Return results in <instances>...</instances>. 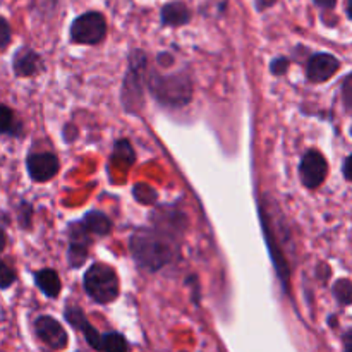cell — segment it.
Instances as JSON below:
<instances>
[{"label": "cell", "instance_id": "obj_1", "mask_svg": "<svg viewBox=\"0 0 352 352\" xmlns=\"http://www.w3.org/2000/svg\"><path fill=\"white\" fill-rule=\"evenodd\" d=\"M129 250L133 260L146 272H158L174 258L170 234L160 229H140L131 236Z\"/></svg>", "mask_w": 352, "mask_h": 352}, {"label": "cell", "instance_id": "obj_2", "mask_svg": "<svg viewBox=\"0 0 352 352\" xmlns=\"http://www.w3.org/2000/svg\"><path fill=\"white\" fill-rule=\"evenodd\" d=\"M148 89L162 105L184 107L192 98L191 78L184 71L174 72V74L151 72L148 78Z\"/></svg>", "mask_w": 352, "mask_h": 352}, {"label": "cell", "instance_id": "obj_3", "mask_svg": "<svg viewBox=\"0 0 352 352\" xmlns=\"http://www.w3.org/2000/svg\"><path fill=\"white\" fill-rule=\"evenodd\" d=\"M85 291L98 305H109L119 296V278L112 267L95 263L88 268L82 278Z\"/></svg>", "mask_w": 352, "mask_h": 352}, {"label": "cell", "instance_id": "obj_4", "mask_svg": "<svg viewBox=\"0 0 352 352\" xmlns=\"http://www.w3.org/2000/svg\"><path fill=\"white\" fill-rule=\"evenodd\" d=\"M144 72H146V55L141 50H134L129 57V69L122 86V105L126 112H140L143 107Z\"/></svg>", "mask_w": 352, "mask_h": 352}, {"label": "cell", "instance_id": "obj_5", "mask_svg": "<svg viewBox=\"0 0 352 352\" xmlns=\"http://www.w3.org/2000/svg\"><path fill=\"white\" fill-rule=\"evenodd\" d=\"M107 36V21L102 12L89 10L76 17L71 24V40L78 45H98Z\"/></svg>", "mask_w": 352, "mask_h": 352}, {"label": "cell", "instance_id": "obj_6", "mask_svg": "<svg viewBox=\"0 0 352 352\" xmlns=\"http://www.w3.org/2000/svg\"><path fill=\"white\" fill-rule=\"evenodd\" d=\"M34 337L38 339V342L50 352H58L64 351L69 344V336L65 332L64 327L60 325V322L54 318V316L41 315L34 320Z\"/></svg>", "mask_w": 352, "mask_h": 352}, {"label": "cell", "instance_id": "obj_7", "mask_svg": "<svg viewBox=\"0 0 352 352\" xmlns=\"http://www.w3.org/2000/svg\"><path fill=\"white\" fill-rule=\"evenodd\" d=\"M327 172H329V164H327L325 157L316 150L306 151L301 165H299V175H301L302 184L308 189L320 188L325 181Z\"/></svg>", "mask_w": 352, "mask_h": 352}, {"label": "cell", "instance_id": "obj_8", "mask_svg": "<svg viewBox=\"0 0 352 352\" xmlns=\"http://www.w3.org/2000/svg\"><path fill=\"white\" fill-rule=\"evenodd\" d=\"M64 318L69 325L74 327L76 330H79V332L82 333V337H85L86 344H88L89 347L102 352L103 333H100L98 330L89 323V320L86 318L85 311H82L79 306H67V308L64 309Z\"/></svg>", "mask_w": 352, "mask_h": 352}, {"label": "cell", "instance_id": "obj_9", "mask_svg": "<svg viewBox=\"0 0 352 352\" xmlns=\"http://www.w3.org/2000/svg\"><path fill=\"white\" fill-rule=\"evenodd\" d=\"M91 244V237H89L88 230L82 227V223H72L69 227V251L67 260L72 268L81 267L88 258V250Z\"/></svg>", "mask_w": 352, "mask_h": 352}, {"label": "cell", "instance_id": "obj_10", "mask_svg": "<svg viewBox=\"0 0 352 352\" xmlns=\"http://www.w3.org/2000/svg\"><path fill=\"white\" fill-rule=\"evenodd\" d=\"M340 62L339 58L333 57L332 54L320 52L309 57L308 65H306V76L309 82H325L339 71Z\"/></svg>", "mask_w": 352, "mask_h": 352}, {"label": "cell", "instance_id": "obj_11", "mask_svg": "<svg viewBox=\"0 0 352 352\" xmlns=\"http://www.w3.org/2000/svg\"><path fill=\"white\" fill-rule=\"evenodd\" d=\"M28 174L36 182H47L58 172V158L54 153H34L26 160Z\"/></svg>", "mask_w": 352, "mask_h": 352}, {"label": "cell", "instance_id": "obj_12", "mask_svg": "<svg viewBox=\"0 0 352 352\" xmlns=\"http://www.w3.org/2000/svg\"><path fill=\"white\" fill-rule=\"evenodd\" d=\"M12 69L14 74L19 76V78H30V76L38 74L43 69V60L30 47H23L14 54Z\"/></svg>", "mask_w": 352, "mask_h": 352}, {"label": "cell", "instance_id": "obj_13", "mask_svg": "<svg viewBox=\"0 0 352 352\" xmlns=\"http://www.w3.org/2000/svg\"><path fill=\"white\" fill-rule=\"evenodd\" d=\"M160 19L164 26H184V24L191 21V10H189V7L184 2L175 0V2H168L162 7Z\"/></svg>", "mask_w": 352, "mask_h": 352}, {"label": "cell", "instance_id": "obj_14", "mask_svg": "<svg viewBox=\"0 0 352 352\" xmlns=\"http://www.w3.org/2000/svg\"><path fill=\"white\" fill-rule=\"evenodd\" d=\"M260 217H261V226H263L265 237H267V243H268V250H270V253H272V260H274V265H275V268H277V274H278V277H280V280L287 285L289 284V267H287V263H285V258H282V253L278 251L277 241H275L274 232H272V227L268 226L263 208H260Z\"/></svg>", "mask_w": 352, "mask_h": 352}, {"label": "cell", "instance_id": "obj_15", "mask_svg": "<svg viewBox=\"0 0 352 352\" xmlns=\"http://www.w3.org/2000/svg\"><path fill=\"white\" fill-rule=\"evenodd\" d=\"M34 282H36L38 289L43 292L47 298L54 299L60 294V278H58L57 272L52 268H43V270L34 274Z\"/></svg>", "mask_w": 352, "mask_h": 352}, {"label": "cell", "instance_id": "obj_16", "mask_svg": "<svg viewBox=\"0 0 352 352\" xmlns=\"http://www.w3.org/2000/svg\"><path fill=\"white\" fill-rule=\"evenodd\" d=\"M81 223L89 234H96V236H105L112 230L110 219L103 212H98V210H91V212L86 213Z\"/></svg>", "mask_w": 352, "mask_h": 352}, {"label": "cell", "instance_id": "obj_17", "mask_svg": "<svg viewBox=\"0 0 352 352\" xmlns=\"http://www.w3.org/2000/svg\"><path fill=\"white\" fill-rule=\"evenodd\" d=\"M129 351V342L126 337L119 332L103 333L102 352H127Z\"/></svg>", "mask_w": 352, "mask_h": 352}, {"label": "cell", "instance_id": "obj_18", "mask_svg": "<svg viewBox=\"0 0 352 352\" xmlns=\"http://www.w3.org/2000/svg\"><path fill=\"white\" fill-rule=\"evenodd\" d=\"M333 296L339 301V305L349 306L352 299V285L349 278H340V280L336 282L333 285Z\"/></svg>", "mask_w": 352, "mask_h": 352}, {"label": "cell", "instance_id": "obj_19", "mask_svg": "<svg viewBox=\"0 0 352 352\" xmlns=\"http://www.w3.org/2000/svg\"><path fill=\"white\" fill-rule=\"evenodd\" d=\"M16 133V117L10 107L0 103V134Z\"/></svg>", "mask_w": 352, "mask_h": 352}, {"label": "cell", "instance_id": "obj_20", "mask_svg": "<svg viewBox=\"0 0 352 352\" xmlns=\"http://www.w3.org/2000/svg\"><path fill=\"white\" fill-rule=\"evenodd\" d=\"M133 195L134 198L138 199V201L141 203V205H153L155 201H157V191H155L153 188H150V186L146 184H136L133 189Z\"/></svg>", "mask_w": 352, "mask_h": 352}, {"label": "cell", "instance_id": "obj_21", "mask_svg": "<svg viewBox=\"0 0 352 352\" xmlns=\"http://www.w3.org/2000/svg\"><path fill=\"white\" fill-rule=\"evenodd\" d=\"M113 158H119V160L126 162V165L134 164V160H136V155H134V150L131 148L129 141L120 140L119 143L116 144V150H113Z\"/></svg>", "mask_w": 352, "mask_h": 352}, {"label": "cell", "instance_id": "obj_22", "mask_svg": "<svg viewBox=\"0 0 352 352\" xmlns=\"http://www.w3.org/2000/svg\"><path fill=\"white\" fill-rule=\"evenodd\" d=\"M14 282H16V272H14V268L9 267L3 260H0V289L6 291Z\"/></svg>", "mask_w": 352, "mask_h": 352}, {"label": "cell", "instance_id": "obj_23", "mask_svg": "<svg viewBox=\"0 0 352 352\" xmlns=\"http://www.w3.org/2000/svg\"><path fill=\"white\" fill-rule=\"evenodd\" d=\"M10 38H12V30H10L9 21L0 16V50L10 43Z\"/></svg>", "mask_w": 352, "mask_h": 352}, {"label": "cell", "instance_id": "obj_24", "mask_svg": "<svg viewBox=\"0 0 352 352\" xmlns=\"http://www.w3.org/2000/svg\"><path fill=\"white\" fill-rule=\"evenodd\" d=\"M289 69V60L285 57H277L270 62V71L272 74L282 76Z\"/></svg>", "mask_w": 352, "mask_h": 352}, {"label": "cell", "instance_id": "obj_25", "mask_svg": "<svg viewBox=\"0 0 352 352\" xmlns=\"http://www.w3.org/2000/svg\"><path fill=\"white\" fill-rule=\"evenodd\" d=\"M342 93H344V102H346V109L351 110V76H346V79H344V88H342Z\"/></svg>", "mask_w": 352, "mask_h": 352}, {"label": "cell", "instance_id": "obj_26", "mask_svg": "<svg viewBox=\"0 0 352 352\" xmlns=\"http://www.w3.org/2000/svg\"><path fill=\"white\" fill-rule=\"evenodd\" d=\"M313 2H315V6H318L320 9L325 10L333 9V7L337 6V0H313Z\"/></svg>", "mask_w": 352, "mask_h": 352}, {"label": "cell", "instance_id": "obj_27", "mask_svg": "<svg viewBox=\"0 0 352 352\" xmlns=\"http://www.w3.org/2000/svg\"><path fill=\"white\" fill-rule=\"evenodd\" d=\"M342 346H344L342 352H351L352 351V332H351V330H347V332L344 333Z\"/></svg>", "mask_w": 352, "mask_h": 352}, {"label": "cell", "instance_id": "obj_28", "mask_svg": "<svg viewBox=\"0 0 352 352\" xmlns=\"http://www.w3.org/2000/svg\"><path fill=\"white\" fill-rule=\"evenodd\" d=\"M277 0H256V9L258 10H265L268 7H272Z\"/></svg>", "mask_w": 352, "mask_h": 352}, {"label": "cell", "instance_id": "obj_29", "mask_svg": "<svg viewBox=\"0 0 352 352\" xmlns=\"http://www.w3.org/2000/svg\"><path fill=\"white\" fill-rule=\"evenodd\" d=\"M6 244H7V236H6V232H3L2 227H0V253L6 250Z\"/></svg>", "mask_w": 352, "mask_h": 352}, {"label": "cell", "instance_id": "obj_30", "mask_svg": "<svg viewBox=\"0 0 352 352\" xmlns=\"http://www.w3.org/2000/svg\"><path fill=\"white\" fill-rule=\"evenodd\" d=\"M349 164H351V158L347 157L346 160H344V177H346L347 181H349V179H351V174H349Z\"/></svg>", "mask_w": 352, "mask_h": 352}, {"label": "cell", "instance_id": "obj_31", "mask_svg": "<svg viewBox=\"0 0 352 352\" xmlns=\"http://www.w3.org/2000/svg\"><path fill=\"white\" fill-rule=\"evenodd\" d=\"M78 352H81V351H78Z\"/></svg>", "mask_w": 352, "mask_h": 352}, {"label": "cell", "instance_id": "obj_32", "mask_svg": "<svg viewBox=\"0 0 352 352\" xmlns=\"http://www.w3.org/2000/svg\"><path fill=\"white\" fill-rule=\"evenodd\" d=\"M0 352H2V351H0Z\"/></svg>", "mask_w": 352, "mask_h": 352}]
</instances>
